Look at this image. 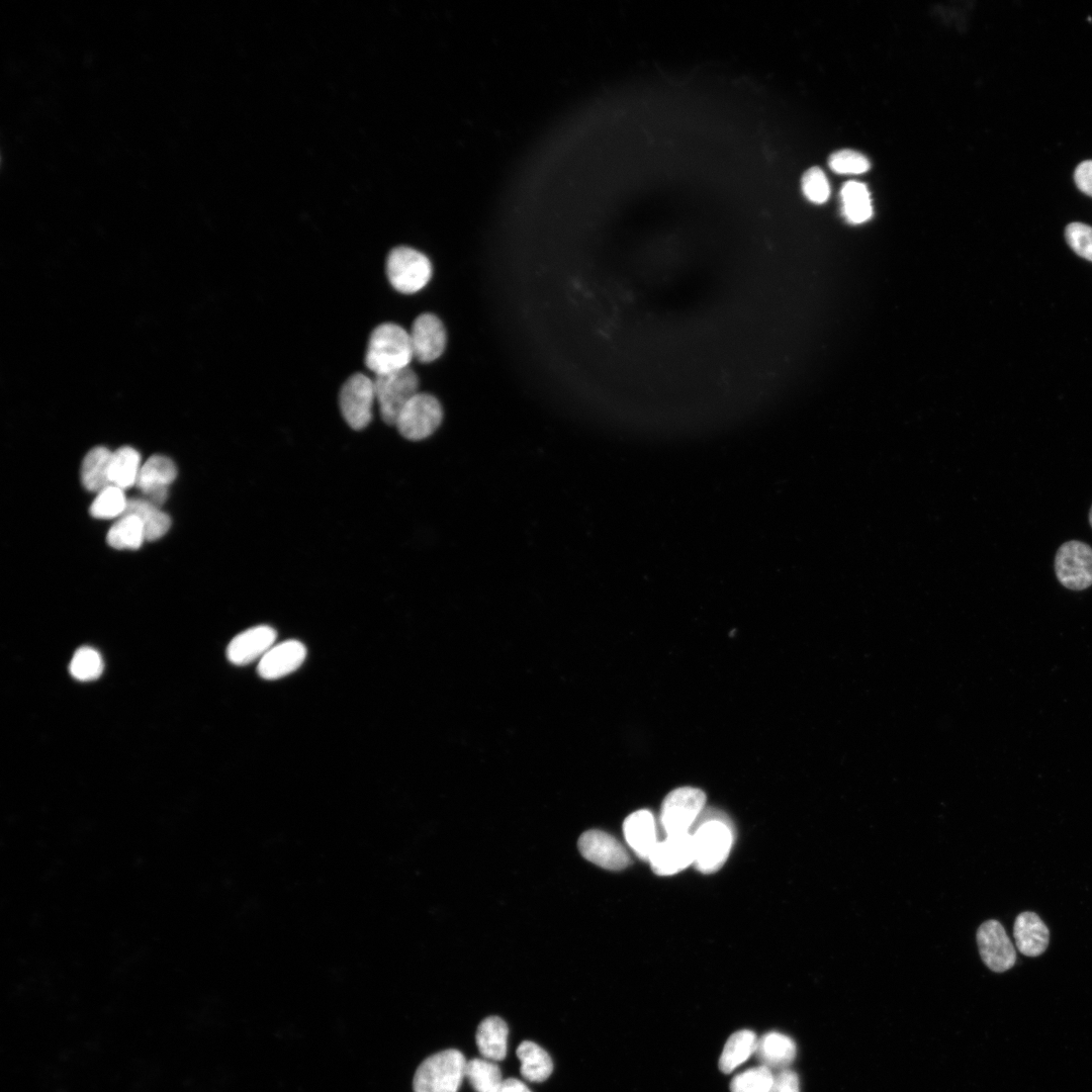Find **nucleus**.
I'll list each match as a JSON object with an SVG mask.
<instances>
[{"mask_svg": "<svg viewBox=\"0 0 1092 1092\" xmlns=\"http://www.w3.org/2000/svg\"><path fill=\"white\" fill-rule=\"evenodd\" d=\"M691 833L696 869L703 874L719 871L730 854L735 837L728 817L717 811H703Z\"/></svg>", "mask_w": 1092, "mask_h": 1092, "instance_id": "1", "label": "nucleus"}, {"mask_svg": "<svg viewBox=\"0 0 1092 1092\" xmlns=\"http://www.w3.org/2000/svg\"><path fill=\"white\" fill-rule=\"evenodd\" d=\"M414 358L410 333L394 323L377 326L370 334L365 364L375 375L410 367Z\"/></svg>", "mask_w": 1092, "mask_h": 1092, "instance_id": "2", "label": "nucleus"}, {"mask_svg": "<svg viewBox=\"0 0 1092 1092\" xmlns=\"http://www.w3.org/2000/svg\"><path fill=\"white\" fill-rule=\"evenodd\" d=\"M466 1062L463 1054L454 1049L430 1056L415 1073L414 1091L457 1092L464 1078Z\"/></svg>", "mask_w": 1092, "mask_h": 1092, "instance_id": "3", "label": "nucleus"}, {"mask_svg": "<svg viewBox=\"0 0 1092 1092\" xmlns=\"http://www.w3.org/2000/svg\"><path fill=\"white\" fill-rule=\"evenodd\" d=\"M432 264L422 252L406 246L393 248L386 259V275L398 292L413 294L431 279Z\"/></svg>", "mask_w": 1092, "mask_h": 1092, "instance_id": "4", "label": "nucleus"}, {"mask_svg": "<svg viewBox=\"0 0 1092 1092\" xmlns=\"http://www.w3.org/2000/svg\"><path fill=\"white\" fill-rule=\"evenodd\" d=\"M705 793L694 787H680L664 798L659 824L664 836L691 833L695 823L705 809Z\"/></svg>", "mask_w": 1092, "mask_h": 1092, "instance_id": "5", "label": "nucleus"}, {"mask_svg": "<svg viewBox=\"0 0 1092 1092\" xmlns=\"http://www.w3.org/2000/svg\"><path fill=\"white\" fill-rule=\"evenodd\" d=\"M373 380L381 418L387 425L395 426L402 407L419 392L418 375L413 369L406 367L375 375Z\"/></svg>", "mask_w": 1092, "mask_h": 1092, "instance_id": "6", "label": "nucleus"}, {"mask_svg": "<svg viewBox=\"0 0 1092 1092\" xmlns=\"http://www.w3.org/2000/svg\"><path fill=\"white\" fill-rule=\"evenodd\" d=\"M442 420L440 401L432 394L419 391L400 411L395 427L405 439L420 441L430 437Z\"/></svg>", "mask_w": 1092, "mask_h": 1092, "instance_id": "7", "label": "nucleus"}, {"mask_svg": "<svg viewBox=\"0 0 1092 1092\" xmlns=\"http://www.w3.org/2000/svg\"><path fill=\"white\" fill-rule=\"evenodd\" d=\"M374 400V380L367 375L354 373L343 383L339 406L344 420L353 430H362L369 425Z\"/></svg>", "mask_w": 1092, "mask_h": 1092, "instance_id": "8", "label": "nucleus"}, {"mask_svg": "<svg viewBox=\"0 0 1092 1092\" xmlns=\"http://www.w3.org/2000/svg\"><path fill=\"white\" fill-rule=\"evenodd\" d=\"M1055 572L1067 588L1082 590L1092 585V548L1081 541L1065 542L1055 556Z\"/></svg>", "mask_w": 1092, "mask_h": 1092, "instance_id": "9", "label": "nucleus"}, {"mask_svg": "<svg viewBox=\"0 0 1092 1092\" xmlns=\"http://www.w3.org/2000/svg\"><path fill=\"white\" fill-rule=\"evenodd\" d=\"M977 943L981 959L991 971L1002 973L1014 966L1015 948L999 921L983 922L977 930Z\"/></svg>", "mask_w": 1092, "mask_h": 1092, "instance_id": "10", "label": "nucleus"}, {"mask_svg": "<svg viewBox=\"0 0 1092 1092\" xmlns=\"http://www.w3.org/2000/svg\"><path fill=\"white\" fill-rule=\"evenodd\" d=\"M577 846L585 859L606 870L621 871L631 862L622 843L602 830L583 832L578 838Z\"/></svg>", "mask_w": 1092, "mask_h": 1092, "instance_id": "11", "label": "nucleus"}, {"mask_svg": "<svg viewBox=\"0 0 1092 1092\" xmlns=\"http://www.w3.org/2000/svg\"><path fill=\"white\" fill-rule=\"evenodd\" d=\"M648 862L658 876L675 875L695 862L692 833L664 836L653 849Z\"/></svg>", "mask_w": 1092, "mask_h": 1092, "instance_id": "12", "label": "nucleus"}, {"mask_svg": "<svg viewBox=\"0 0 1092 1092\" xmlns=\"http://www.w3.org/2000/svg\"><path fill=\"white\" fill-rule=\"evenodd\" d=\"M410 338L414 358L423 363L438 359L447 344V334L442 321L430 312L422 313L414 321Z\"/></svg>", "mask_w": 1092, "mask_h": 1092, "instance_id": "13", "label": "nucleus"}, {"mask_svg": "<svg viewBox=\"0 0 1092 1092\" xmlns=\"http://www.w3.org/2000/svg\"><path fill=\"white\" fill-rule=\"evenodd\" d=\"M175 463L162 455L151 456L142 464L136 487L146 495V499L161 506L168 496V486L175 480Z\"/></svg>", "mask_w": 1092, "mask_h": 1092, "instance_id": "14", "label": "nucleus"}, {"mask_svg": "<svg viewBox=\"0 0 1092 1092\" xmlns=\"http://www.w3.org/2000/svg\"><path fill=\"white\" fill-rule=\"evenodd\" d=\"M276 631L267 625L249 628L229 643L226 648L228 659L237 665H245L259 660L274 645Z\"/></svg>", "mask_w": 1092, "mask_h": 1092, "instance_id": "15", "label": "nucleus"}, {"mask_svg": "<svg viewBox=\"0 0 1092 1092\" xmlns=\"http://www.w3.org/2000/svg\"><path fill=\"white\" fill-rule=\"evenodd\" d=\"M306 656L305 646L297 640L273 645L259 660L257 670L265 679H277L296 670Z\"/></svg>", "mask_w": 1092, "mask_h": 1092, "instance_id": "16", "label": "nucleus"}, {"mask_svg": "<svg viewBox=\"0 0 1092 1092\" xmlns=\"http://www.w3.org/2000/svg\"><path fill=\"white\" fill-rule=\"evenodd\" d=\"M626 842L639 858L648 861L658 843L656 821L649 810H638L626 817L623 823Z\"/></svg>", "mask_w": 1092, "mask_h": 1092, "instance_id": "17", "label": "nucleus"}, {"mask_svg": "<svg viewBox=\"0 0 1092 1092\" xmlns=\"http://www.w3.org/2000/svg\"><path fill=\"white\" fill-rule=\"evenodd\" d=\"M1013 935L1017 949L1027 957L1041 954L1049 945V928L1034 912L1025 911L1017 915Z\"/></svg>", "mask_w": 1092, "mask_h": 1092, "instance_id": "18", "label": "nucleus"}, {"mask_svg": "<svg viewBox=\"0 0 1092 1092\" xmlns=\"http://www.w3.org/2000/svg\"><path fill=\"white\" fill-rule=\"evenodd\" d=\"M796 1053V1043L790 1036L771 1031L757 1038L754 1055L759 1065L771 1071H780L789 1069Z\"/></svg>", "mask_w": 1092, "mask_h": 1092, "instance_id": "19", "label": "nucleus"}, {"mask_svg": "<svg viewBox=\"0 0 1092 1092\" xmlns=\"http://www.w3.org/2000/svg\"><path fill=\"white\" fill-rule=\"evenodd\" d=\"M509 1028L498 1016H488L478 1025L476 1045L480 1055L490 1061H502L507 1055Z\"/></svg>", "mask_w": 1092, "mask_h": 1092, "instance_id": "20", "label": "nucleus"}, {"mask_svg": "<svg viewBox=\"0 0 1092 1092\" xmlns=\"http://www.w3.org/2000/svg\"><path fill=\"white\" fill-rule=\"evenodd\" d=\"M521 1062L520 1073L528 1082L541 1083L547 1080L553 1071V1062L548 1053L537 1043L524 1040L517 1049Z\"/></svg>", "mask_w": 1092, "mask_h": 1092, "instance_id": "21", "label": "nucleus"}, {"mask_svg": "<svg viewBox=\"0 0 1092 1092\" xmlns=\"http://www.w3.org/2000/svg\"><path fill=\"white\" fill-rule=\"evenodd\" d=\"M124 514L134 515L141 520L144 526L146 540L149 541L157 540L164 536L171 526L170 517L161 511L159 506L145 497L128 499Z\"/></svg>", "mask_w": 1092, "mask_h": 1092, "instance_id": "22", "label": "nucleus"}, {"mask_svg": "<svg viewBox=\"0 0 1092 1092\" xmlns=\"http://www.w3.org/2000/svg\"><path fill=\"white\" fill-rule=\"evenodd\" d=\"M112 452L98 446L91 449L84 457L81 467V479L86 489L99 492L111 485L109 467Z\"/></svg>", "mask_w": 1092, "mask_h": 1092, "instance_id": "23", "label": "nucleus"}, {"mask_svg": "<svg viewBox=\"0 0 1092 1092\" xmlns=\"http://www.w3.org/2000/svg\"><path fill=\"white\" fill-rule=\"evenodd\" d=\"M141 467V456L136 450L128 446L118 448L111 455L110 484L123 490L135 485Z\"/></svg>", "mask_w": 1092, "mask_h": 1092, "instance_id": "24", "label": "nucleus"}, {"mask_svg": "<svg viewBox=\"0 0 1092 1092\" xmlns=\"http://www.w3.org/2000/svg\"><path fill=\"white\" fill-rule=\"evenodd\" d=\"M757 1037L749 1029H741L727 1039L719 1059V1068L729 1074L747 1061L755 1052Z\"/></svg>", "mask_w": 1092, "mask_h": 1092, "instance_id": "25", "label": "nucleus"}, {"mask_svg": "<svg viewBox=\"0 0 1092 1092\" xmlns=\"http://www.w3.org/2000/svg\"><path fill=\"white\" fill-rule=\"evenodd\" d=\"M842 211L852 223H861L873 214V207L868 187L858 181H848L840 190Z\"/></svg>", "mask_w": 1092, "mask_h": 1092, "instance_id": "26", "label": "nucleus"}, {"mask_svg": "<svg viewBox=\"0 0 1092 1092\" xmlns=\"http://www.w3.org/2000/svg\"><path fill=\"white\" fill-rule=\"evenodd\" d=\"M106 540L116 549H138L146 540L144 526L136 516L124 514L109 529Z\"/></svg>", "mask_w": 1092, "mask_h": 1092, "instance_id": "27", "label": "nucleus"}, {"mask_svg": "<svg viewBox=\"0 0 1092 1092\" xmlns=\"http://www.w3.org/2000/svg\"><path fill=\"white\" fill-rule=\"evenodd\" d=\"M464 1078L475 1092H492L503 1082L499 1067L484 1058L466 1062Z\"/></svg>", "mask_w": 1092, "mask_h": 1092, "instance_id": "28", "label": "nucleus"}, {"mask_svg": "<svg viewBox=\"0 0 1092 1092\" xmlns=\"http://www.w3.org/2000/svg\"><path fill=\"white\" fill-rule=\"evenodd\" d=\"M124 490L109 485L99 492L90 506V514L98 519L120 518L127 506Z\"/></svg>", "mask_w": 1092, "mask_h": 1092, "instance_id": "29", "label": "nucleus"}, {"mask_svg": "<svg viewBox=\"0 0 1092 1092\" xmlns=\"http://www.w3.org/2000/svg\"><path fill=\"white\" fill-rule=\"evenodd\" d=\"M69 670L76 679H95L100 676L103 670L102 657L99 652L92 647H80L72 657Z\"/></svg>", "mask_w": 1092, "mask_h": 1092, "instance_id": "30", "label": "nucleus"}, {"mask_svg": "<svg viewBox=\"0 0 1092 1092\" xmlns=\"http://www.w3.org/2000/svg\"><path fill=\"white\" fill-rule=\"evenodd\" d=\"M774 1073L764 1066L749 1068L731 1080V1092H768Z\"/></svg>", "mask_w": 1092, "mask_h": 1092, "instance_id": "31", "label": "nucleus"}, {"mask_svg": "<svg viewBox=\"0 0 1092 1092\" xmlns=\"http://www.w3.org/2000/svg\"><path fill=\"white\" fill-rule=\"evenodd\" d=\"M828 165L833 172L842 175L862 174L871 167L864 155L849 149L832 153L828 159Z\"/></svg>", "mask_w": 1092, "mask_h": 1092, "instance_id": "32", "label": "nucleus"}, {"mask_svg": "<svg viewBox=\"0 0 1092 1092\" xmlns=\"http://www.w3.org/2000/svg\"><path fill=\"white\" fill-rule=\"evenodd\" d=\"M801 186L804 195L813 203H823L829 197L827 177L818 167H812L804 173Z\"/></svg>", "mask_w": 1092, "mask_h": 1092, "instance_id": "33", "label": "nucleus"}, {"mask_svg": "<svg viewBox=\"0 0 1092 1092\" xmlns=\"http://www.w3.org/2000/svg\"><path fill=\"white\" fill-rule=\"evenodd\" d=\"M1066 240L1077 255L1092 261V226L1072 222L1066 228Z\"/></svg>", "mask_w": 1092, "mask_h": 1092, "instance_id": "34", "label": "nucleus"}, {"mask_svg": "<svg viewBox=\"0 0 1092 1092\" xmlns=\"http://www.w3.org/2000/svg\"><path fill=\"white\" fill-rule=\"evenodd\" d=\"M768 1092H800L798 1075L790 1069L777 1071Z\"/></svg>", "mask_w": 1092, "mask_h": 1092, "instance_id": "35", "label": "nucleus"}, {"mask_svg": "<svg viewBox=\"0 0 1092 1092\" xmlns=\"http://www.w3.org/2000/svg\"><path fill=\"white\" fill-rule=\"evenodd\" d=\"M1074 179L1077 187L1092 197V160L1084 161L1077 166Z\"/></svg>", "mask_w": 1092, "mask_h": 1092, "instance_id": "36", "label": "nucleus"}, {"mask_svg": "<svg viewBox=\"0 0 1092 1092\" xmlns=\"http://www.w3.org/2000/svg\"><path fill=\"white\" fill-rule=\"evenodd\" d=\"M492 1092H531V1090L524 1082L516 1078H509L503 1080Z\"/></svg>", "mask_w": 1092, "mask_h": 1092, "instance_id": "37", "label": "nucleus"}, {"mask_svg": "<svg viewBox=\"0 0 1092 1092\" xmlns=\"http://www.w3.org/2000/svg\"><path fill=\"white\" fill-rule=\"evenodd\" d=\"M1089 522H1090V525L1092 527V507H1091L1090 513H1089Z\"/></svg>", "mask_w": 1092, "mask_h": 1092, "instance_id": "38", "label": "nucleus"}]
</instances>
